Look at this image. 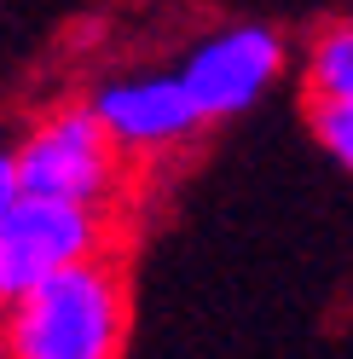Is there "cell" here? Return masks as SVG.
<instances>
[{"label": "cell", "instance_id": "3957f363", "mask_svg": "<svg viewBox=\"0 0 353 359\" xmlns=\"http://www.w3.org/2000/svg\"><path fill=\"white\" fill-rule=\"evenodd\" d=\"M116 151L122 140L104 128L93 104L58 110L47 116L18 151H6V163L18 168V186L41 197H70V203H104L116 186Z\"/></svg>", "mask_w": 353, "mask_h": 359}, {"label": "cell", "instance_id": "8992f818", "mask_svg": "<svg viewBox=\"0 0 353 359\" xmlns=\"http://www.w3.org/2000/svg\"><path fill=\"white\" fill-rule=\"evenodd\" d=\"M307 93L313 99H353V18L330 24L307 47Z\"/></svg>", "mask_w": 353, "mask_h": 359}, {"label": "cell", "instance_id": "7a4b0ae2", "mask_svg": "<svg viewBox=\"0 0 353 359\" xmlns=\"http://www.w3.org/2000/svg\"><path fill=\"white\" fill-rule=\"evenodd\" d=\"M99 238H104L99 203L24 191L18 168L0 156V296L6 302L76 261H93Z\"/></svg>", "mask_w": 353, "mask_h": 359}, {"label": "cell", "instance_id": "52a82bcc", "mask_svg": "<svg viewBox=\"0 0 353 359\" xmlns=\"http://www.w3.org/2000/svg\"><path fill=\"white\" fill-rule=\"evenodd\" d=\"M313 133H319V145L353 174V99H313Z\"/></svg>", "mask_w": 353, "mask_h": 359}, {"label": "cell", "instance_id": "6da1fadb", "mask_svg": "<svg viewBox=\"0 0 353 359\" xmlns=\"http://www.w3.org/2000/svg\"><path fill=\"white\" fill-rule=\"evenodd\" d=\"M122 330L127 296L99 255L6 302V359H116Z\"/></svg>", "mask_w": 353, "mask_h": 359}, {"label": "cell", "instance_id": "5b68a950", "mask_svg": "<svg viewBox=\"0 0 353 359\" xmlns=\"http://www.w3.org/2000/svg\"><path fill=\"white\" fill-rule=\"evenodd\" d=\"M93 110L104 128L122 140V151H157L186 140L191 128H203L186 76H127V81H104L93 93Z\"/></svg>", "mask_w": 353, "mask_h": 359}, {"label": "cell", "instance_id": "277c9868", "mask_svg": "<svg viewBox=\"0 0 353 359\" xmlns=\"http://www.w3.org/2000/svg\"><path fill=\"white\" fill-rule=\"evenodd\" d=\"M284 70V41L267 24H237V29H220L209 35L203 47L186 58V87L203 122H226V116H244V110L267 93Z\"/></svg>", "mask_w": 353, "mask_h": 359}]
</instances>
